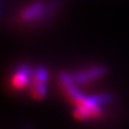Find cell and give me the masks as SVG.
I'll return each mask as SVG.
<instances>
[{"instance_id":"obj_1","label":"cell","mask_w":129,"mask_h":129,"mask_svg":"<svg viewBox=\"0 0 129 129\" xmlns=\"http://www.w3.org/2000/svg\"><path fill=\"white\" fill-rule=\"evenodd\" d=\"M109 100L110 98L107 95L85 96L78 104H75V118L79 120H89L97 118L102 113L101 107L104 103L109 102Z\"/></svg>"},{"instance_id":"obj_2","label":"cell","mask_w":129,"mask_h":129,"mask_svg":"<svg viewBox=\"0 0 129 129\" xmlns=\"http://www.w3.org/2000/svg\"><path fill=\"white\" fill-rule=\"evenodd\" d=\"M32 73L26 66L18 67L11 76V86L15 90H22L31 83Z\"/></svg>"},{"instance_id":"obj_3","label":"cell","mask_w":129,"mask_h":129,"mask_svg":"<svg viewBox=\"0 0 129 129\" xmlns=\"http://www.w3.org/2000/svg\"><path fill=\"white\" fill-rule=\"evenodd\" d=\"M104 68L102 67H95V68H90L86 71H82L80 73H76L73 76V80L75 81V83H80V84H85L88 82H91L98 78H101L104 74Z\"/></svg>"},{"instance_id":"obj_4","label":"cell","mask_w":129,"mask_h":129,"mask_svg":"<svg viewBox=\"0 0 129 129\" xmlns=\"http://www.w3.org/2000/svg\"><path fill=\"white\" fill-rule=\"evenodd\" d=\"M43 11V6L41 3H34L29 7H27L25 10L22 12V18L26 22H30V21H34L35 18H37L38 16L41 15Z\"/></svg>"},{"instance_id":"obj_5","label":"cell","mask_w":129,"mask_h":129,"mask_svg":"<svg viewBox=\"0 0 129 129\" xmlns=\"http://www.w3.org/2000/svg\"><path fill=\"white\" fill-rule=\"evenodd\" d=\"M30 94L35 99L40 100L42 99L46 94V86L44 82H39V81L31 80L30 83Z\"/></svg>"}]
</instances>
